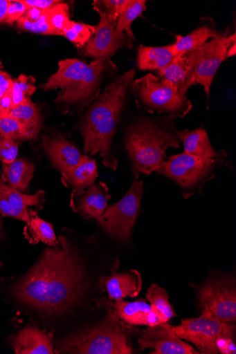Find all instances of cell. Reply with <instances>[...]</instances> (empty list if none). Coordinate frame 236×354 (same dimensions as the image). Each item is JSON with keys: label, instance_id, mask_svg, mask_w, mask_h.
Masks as SVG:
<instances>
[{"label": "cell", "instance_id": "cell-38", "mask_svg": "<svg viewBox=\"0 0 236 354\" xmlns=\"http://www.w3.org/2000/svg\"><path fill=\"white\" fill-rule=\"evenodd\" d=\"M235 354L236 346L235 338L219 337L218 338L212 348V354Z\"/></svg>", "mask_w": 236, "mask_h": 354}, {"label": "cell", "instance_id": "cell-47", "mask_svg": "<svg viewBox=\"0 0 236 354\" xmlns=\"http://www.w3.org/2000/svg\"><path fill=\"white\" fill-rule=\"evenodd\" d=\"M0 126H1V116H0Z\"/></svg>", "mask_w": 236, "mask_h": 354}, {"label": "cell", "instance_id": "cell-10", "mask_svg": "<svg viewBox=\"0 0 236 354\" xmlns=\"http://www.w3.org/2000/svg\"><path fill=\"white\" fill-rule=\"evenodd\" d=\"M236 42L235 33L230 35L226 30L196 50L192 86L199 84L204 87L208 97L215 77L221 64L227 59L229 48Z\"/></svg>", "mask_w": 236, "mask_h": 354}, {"label": "cell", "instance_id": "cell-4", "mask_svg": "<svg viewBox=\"0 0 236 354\" xmlns=\"http://www.w3.org/2000/svg\"><path fill=\"white\" fill-rule=\"evenodd\" d=\"M175 118H143L127 129L125 147L136 180L140 174L157 172L165 160L166 151L180 147L181 140L174 126Z\"/></svg>", "mask_w": 236, "mask_h": 354}, {"label": "cell", "instance_id": "cell-23", "mask_svg": "<svg viewBox=\"0 0 236 354\" xmlns=\"http://www.w3.org/2000/svg\"><path fill=\"white\" fill-rule=\"evenodd\" d=\"M176 57L171 45L162 47L141 46L138 52V67L143 71H161Z\"/></svg>", "mask_w": 236, "mask_h": 354}, {"label": "cell", "instance_id": "cell-18", "mask_svg": "<svg viewBox=\"0 0 236 354\" xmlns=\"http://www.w3.org/2000/svg\"><path fill=\"white\" fill-rule=\"evenodd\" d=\"M42 140L53 166L61 174L77 167L86 156L62 136L43 135Z\"/></svg>", "mask_w": 236, "mask_h": 354}, {"label": "cell", "instance_id": "cell-14", "mask_svg": "<svg viewBox=\"0 0 236 354\" xmlns=\"http://www.w3.org/2000/svg\"><path fill=\"white\" fill-rule=\"evenodd\" d=\"M140 350L154 348L151 354H199L192 346L179 337L173 326L167 323L147 327L138 339Z\"/></svg>", "mask_w": 236, "mask_h": 354}, {"label": "cell", "instance_id": "cell-27", "mask_svg": "<svg viewBox=\"0 0 236 354\" xmlns=\"http://www.w3.org/2000/svg\"><path fill=\"white\" fill-rule=\"evenodd\" d=\"M24 234L31 244L42 242L51 248L60 245V241L56 238L53 225L37 215L30 218L25 227Z\"/></svg>", "mask_w": 236, "mask_h": 354}, {"label": "cell", "instance_id": "cell-24", "mask_svg": "<svg viewBox=\"0 0 236 354\" xmlns=\"http://www.w3.org/2000/svg\"><path fill=\"white\" fill-rule=\"evenodd\" d=\"M219 34V32L212 27L201 26L186 36H176V41L171 45L172 49L178 57L201 47Z\"/></svg>", "mask_w": 236, "mask_h": 354}, {"label": "cell", "instance_id": "cell-22", "mask_svg": "<svg viewBox=\"0 0 236 354\" xmlns=\"http://www.w3.org/2000/svg\"><path fill=\"white\" fill-rule=\"evenodd\" d=\"M62 183L74 192L84 190L94 183L98 178L96 160L85 156L81 163L73 169L61 174Z\"/></svg>", "mask_w": 236, "mask_h": 354}, {"label": "cell", "instance_id": "cell-42", "mask_svg": "<svg viewBox=\"0 0 236 354\" xmlns=\"http://www.w3.org/2000/svg\"><path fill=\"white\" fill-rule=\"evenodd\" d=\"M43 13L44 10L35 8H28L21 18L28 22L35 23L39 20Z\"/></svg>", "mask_w": 236, "mask_h": 354}, {"label": "cell", "instance_id": "cell-12", "mask_svg": "<svg viewBox=\"0 0 236 354\" xmlns=\"http://www.w3.org/2000/svg\"><path fill=\"white\" fill-rule=\"evenodd\" d=\"M45 192L40 190L35 195L27 196L8 185L0 180V214L29 223L30 218L37 215V210L43 209Z\"/></svg>", "mask_w": 236, "mask_h": 354}, {"label": "cell", "instance_id": "cell-3", "mask_svg": "<svg viewBox=\"0 0 236 354\" xmlns=\"http://www.w3.org/2000/svg\"><path fill=\"white\" fill-rule=\"evenodd\" d=\"M108 59H94L90 64L78 59H66L58 63V71L41 88L47 91L61 88L55 102L62 113L88 107L99 95L100 84L106 73L114 71Z\"/></svg>", "mask_w": 236, "mask_h": 354}, {"label": "cell", "instance_id": "cell-37", "mask_svg": "<svg viewBox=\"0 0 236 354\" xmlns=\"http://www.w3.org/2000/svg\"><path fill=\"white\" fill-rule=\"evenodd\" d=\"M28 8L23 0L10 1L3 23L12 26L15 21H17L23 17Z\"/></svg>", "mask_w": 236, "mask_h": 354}, {"label": "cell", "instance_id": "cell-41", "mask_svg": "<svg viewBox=\"0 0 236 354\" xmlns=\"http://www.w3.org/2000/svg\"><path fill=\"white\" fill-rule=\"evenodd\" d=\"M13 86L14 80L12 77L6 72L0 70V99Z\"/></svg>", "mask_w": 236, "mask_h": 354}, {"label": "cell", "instance_id": "cell-2", "mask_svg": "<svg viewBox=\"0 0 236 354\" xmlns=\"http://www.w3.org/2000/svg\"><path fill=\"white\" fill-rule=\"evenodd\" d=\"M134 73V70L129 71L110 83L89 108L80 127L85 153H99L104 165L114 171L118 162L112 142L128 93L132 90Z\"/></svg>", "mask_w": 236, "mask_h": 354}, {"label": "cell", "instance_id": "cell-19", "mask_svg": "<svg viewBox=\"0 0 236 354\" xmlns=\"http://www.w3.org/2000/svg\"><path fill=\"white\" fill-rule=\"evenodd\" d=\"M196 50L176 57L170 66L158 72V77L172 83L183 94L186 95L192 86Z\"/></svg>", "mask_w": 236, "mask_h": 354}, {"label": "cell", "instance_id": "cell-16", "mask_svg": "<svg viewBox=\"0 0 236 354\" xmlns=\"http://www.w3.org/2000/svg\"><path fill=\"white\" fill-rule=\"evenodd\" d=\"M109 191L105 183H93L82 191H73L71 207L84 219L98 218L108 208V202L111 199Z\"/></svg>", "mask_w": 236, "mask_h": 354}, {"label": "cell", "instance_id": "cell-36", "mask_svg": "<svg viewBox=\"0 0 236 354\" xmlns=\"http://www.w3.org/2000/svg\"><path fill=\"white\" fill-rule=\"evenodd\" d=\"M19 152V144L14 140L0 136V160L3 165L15 162Z\"/></svg>", "mask_w": 236, "mask_h": 354}, {"label": "cell", "instance_id": "cell-40", "mask_svg": "<svg viewBox=\"0 0 236 354\" xmlns=\"http://www.w3.org/2000/svg\"><path fill=\"white\" fill-rule=\"evenodd\" d=\"M13 86L8 90L3 97L0 99V115L10 114L12 111V91Z\"/></svg>", "mask_w": 236, "mask_h": 354}, {"label": "cell", "instance_id": "cell-20", "mask_svg": "<svg viewBox=\"0 0 236 354\" xmlns=\"http://www.w3.org/2000/svg\"><path fill=\"white\" fill-rule=\"evenodd\" d=\"M12 345L17 354L54 353L51 337L35 327H27L20 332Z\"/></svg>", "mask_w": 236, "mask_h": 354}, {"label": "cell", "instance_id": "cell-44", "mask_svg": "<svg viewBox=\"0 0 236 354\" xmlns=\"http://www.w3.org/2000/svg\"><path fill=\"white\" fill-rule=\"evenodd\" d=\"M235 46H236V43H233L231 45V46L229 48L228 51V54H227V58L235 55V53H236Z\"/></svg>", "mask_w": 236, "mask_h": 354}, {"label": "cell", "instance_id": "cell-46", "mask_svg": "<svg viewBox=\"0 0 236 354\" xmlns=\"http://www.w3.org/2000/svg\"><path fill=\"white\" fill-rule=\"evenodd\" d=\"M3 266V263L2 262H0V268H2Z\"/></svg>", "mask_w": 236, "mask_h": 354}, {"label": "cell", "instance_id": "cell-25", "mask_svg": "<svg viewBox=\"0 0 236 354\" xmlns=\"http://www.w3.org/2000/svg\"><path fill=\"white\" fill-rule=\"evenodd\" d=\"M35 171V165L23 159H16L13 163L3 165L2 179L8 185L23 193L27 190Z\"/></svg>", "mask_w": 236, "mask_h": 354}, {"label": "cell", "instance_id": "cell-17", "mask_svg": "<svg viewBox=\"0 0 236 354\" xmlns=\"http://www.w3.org/2000/svg\"><path fill=\"white\" fill-rule=\"evenodd\" d=\"M98 307H104L114 310L125 324L132 326L152 327L162 324L158 315L152 310L151 305L144 299L134 302L118 300L111 302L107 299L97 301Z\"/></svg>", "mask_w": 236, "mask_h": 354}, {"label": "cell", "instance_id": "cell-1", "mask_svg": "<svg viewBox=\"0 0 236 354\" xmlns=\"http://www.w3.org/2000/svg\"><path fill=\"white\" fill-rule=\"evenodd\" d=\"M60 245L46 249L39 261L15 286L19 301L51 315L78 306L87 290L86 269L75 247L60 236Z\"/></svg>", "mask_w": 236, "mask_h": 354}, {"label": "cell", "instance_id": "cell-11", "mask_svg": "<svg viewBox=\"0 0 236 354\" xmlns=\"http://www.w3.org/2000/svg\"><path fill=\"white\" fill-rule=\"evenodd\" d=\"M182 339L192 342L201 353L212 354L215 341L219 337L235 338V325L200 316L185 319L181 325L173 326Z\"/></svg>", "mask_w": 236, "mask_h": 354}, {"label": "cell", "instance_id": "cell-33", "mask_svg": "<svg viewBox=\"0 0 236 354\" xmlns=\"http://www.w3.org/2000/svg\"><path fill=\"white\" fill-rule=\"evenodd\" d=\"M96 26H91L74 21L71 28L64 37L72 42L77 48H82L95 35Z\"/></svg>", "mask_w": 236, "mask_h": 354}, {"label": "cell", "instance_id": "cell-35", "mask_svg": "<svg viewBox=\"0 0 236 354\" xmlns=\"http://www.w3.org/2000/svg\"><path fill=\"white\" fill-rule=\"evenodd\" d=\"M126 3L127 0H103L94 1L93 6L98 13H103L117 21L118 15Z\"/></svg>", "mask_w": 236, "mask_h": 354}, {"label": "cell", "instance_id": "cell-6", "mask_svg": "<svg viewBox=\"0 0 236 354\" xmlns=\"http://www.w3.org/2000/svg\"><path fill=\"white\" fill-rule=\"evenodd\" d=\"M132 91L138 107L149 113L183 118L192 108L186 95L172 83L152 74L134 80Z\"/></svg>", "mask_w": 236, "mask_h": 354}, {"label": "cell", "instance_id": "cell-9", "mask_svg": "<svg viewBox=\"0 0 236 354\" xmlns=\"http://www.w3.org/2000/svg\"><path fill=\"white\" fill-rule=\"evenodd\" d=\"M143 195V181L136 180L126 195L116 204L108 207L97 222L115 240L127 243L140 212Z\"/></svg>", "mask_w": 236, "mask_h": 354}, {"label": "cell", "instance_id": "cell-21", "mask_svg": "<svg viewBox=\"0 0 236 354\" xmlns=\"http://www.w3.org/2000/svg\"><path fill=\"white\" fill-rule=\"evenodd\" d=\"M179 136L184 145V152L187 153L206 160L226 158V154L217 152L213 148L204 129L179 131Z\"/></svg>", "mask_w": 236, "mask_h": 354}, {"label": "cell", "instance_id": "cell-29", "mask_svg": "<svg viewBox=\"0 0 236 354\" xmlns=\"http://www.w3.org/2000/svg\"><path fill=\"white\" fill-rule=\"evenodd\" d=\"M168 298L170 297L165 289L156 284H152L148 289L147 299L151 304L152 310L158 315L162 323H167L176 316Z\"/></svg>", "mask_w": 236, "mask_h": 354}, {"label": "cell", "instance_id": "cell-28", "mask_svg": "<svg viewBox=\"0 0 236 354\" xmlns=\"http://www.w3.org/2000/svg\"><path fill=\"white\" fill-rule=\"evenodd\" d=\"M146 3L145 0H127L117 19L116 29L118 33L125 34L129 39H134L131 26L146 10Z\"/></svg>", "mask_w": 236, "mask_h": 354}, {"label": "cell", "instance_id": "cell-30", "mask_svg": "<svg viewBox=\"0 0 236 354\" xmlns=\"http://www.w3.org/2000/svg\"><path fill=\"white\" fill-rule=\"evenodd\" d=\"M47 19L54 36L64 37L74 23L70 19L69 7L65 3L47 10Z\"/></svg>", "mask_w": 236, "mask_h": 354}, {"label": "cell", "instance_id": "cell-45", "mask_svg": "<svg viewBox=\"0 0 236 354\" xmlns=\"http://www.w3.org/2000/svg\"><path fill=\"white\" fill-rule=\"evenodd\" d=\"M5 235V233L3 230V224L1 219H0V239H2Z\"/></svg>", "mask_w": 236, "mask_h": 354}, {"label": "cell", "instance_id": "cell-5", "mask_svg": "<svg viewBox=\"0 0 236 354\" xmlns=\"http://www.w3.org/2000/svg\"><path fill=\"white\" fill-rule=\"evenodd\" d=\"M96 326L75 333L61 342L59 353L131 354L132 326L124 323L111 309Z\"/></svg>", "mask_w": 236, "mask_h": 354}, {"label": "cell", "instance_id": "cell-26", "mask_svg": "<svg viewBox=\"0 0 236 354\" xmlns=\"http://www.w3.org/2000/svg\"><path fill=\"white\" fill-rule=\"evenodd\" d=\"M10 115L18 120L27 129L33 140L38 138L42 126V115L37 104L26 99L13 109Z\"/></svg>", "mask_w": 236, "mask_h": 354}, {"label": "cell", "instance_id": "cell-13", "mask_svg": "<svg viewBox=\"0 0 236 354\" xmlns=\"http://www.w3.org/2000/svg\"><path fill=\"white\" fill-rule=\"evenodd\" d=\"M100 21L96 26L95 35L83 50L85 56L95 59H109L126 43V35L116 29L117 21L103 13H98Z\"/></svg>", "mask_w": 236, "mask_h": 354}, {"label": "cell", "instance_id": "cell-31", "mask_svg": "<svg viewBox=\"0 0 236 354\" xmlns=\"http://www.w3.org/2000/svg\"><path fill=\"white\" fill-rule=\"evenodd\" d=\"M1 126H0V136L11 138L14 140H33L30 134L24 125L10 114L0 115Z\"/></svg>", "mask_w": 236, "mask_h": 354}, {"label": "cell", "instance_id": "cell-34", "mask_svg": "<svg viewBox=\"0 0 236 354\" xmlns=\"http://www.w3.org/2000/svg\"><path fill=\"white\" fill-rule=\"evenodd\" d=\"M16 25L19 30L30 32V33L53 35V31L48 23L47 10L44 11L42 17L35 23H30L21 18L17 21Z\"/></svg>", "mask_w": 236, "mask_h": 354}, {"label": "cell", "instance_id": "cell-7", "mask_svg": "<svg viewBox=\"0 0 236 354\" xmlns=\"http://www.w3.org/2000/svg\"><path fill=\"white\" fill-rule=\"evenodd\" d=\"M227 166V159L206 160L183 152L164 160L158 173L176 183L185 199L203 191L206 184L213 179L216 169Z\"/></svg>", "mask_w": 236, "mask_h": 354}, {"label": "cell", "instance_id": "cell-32", "mask_svg": "<svg viewBox=\"0 0 236 354\" xmlns=\"http://www.w3.org/2000/svg\"><path fill=\"white\" fill-rule=\"evenodd\" d=\"M35 79L21 75L17 79L14 80V86L12 91V110L19 106L26 99H29L36 91L35 86Z\"/></svg>", "mask_w": 236, "mask_h": 354}, {"label": "cell", "instance_id": "cell-15", "mask_svg": "<svg viewBox=\"0 0 236 354\" xmlns=\"http://www.w3.org/2000/svg\"><path fill=\"white\" fill-rule=\"evenodd\" d=\"M120 266L118 259L110 267L111 274L101 276L98 281L100 290L108 293L111 300H123L127 297H137L143 288L140 273L134 270L117 272Z\"/></svg>", "mask_w": 236, "mask_h": 354}, {"label": "cell", "instance_id": "cell-43", "mask_svg": "<svg viewBox=\"0 0 236 354\" xmlns=\"http://www.w3.org/2000/svg\"><path fill=\"white\" fill-rule=\"evenodd\" d=\"M10 0H0V22L3 23L6 17Z\"/></svg>", "mask_w": 236, "mask_h": 354}, {"label": "cell", "instance_id": "cell-8", "mask_svg": "<svg viewBox=\"0 0 236 354\" xmlns=\"http://www.w3.org/2000/svg\"><path fill=\"white\" fill-rule=\"evenodd\" d=\"M201 316L233 323L236 320V288L235 278L216 274L195 289Z\"/></svg>", "mask_w": 236, "mask_h": 354}, {"label": "cell", "instance_id": "cell-39", "mask_svg": "<svg viewBox=\"0 0 236 354\" xmlns=\"http://www.w3.org/2000/svg\"><path fill=\"white\" fill-rule=\"evenodd\" d=\"M28 8H35L41 10H49L62 3L57 0H23Z\"/></svg>", "mask_w": 236, "mask_h": 354}]
</instances>
